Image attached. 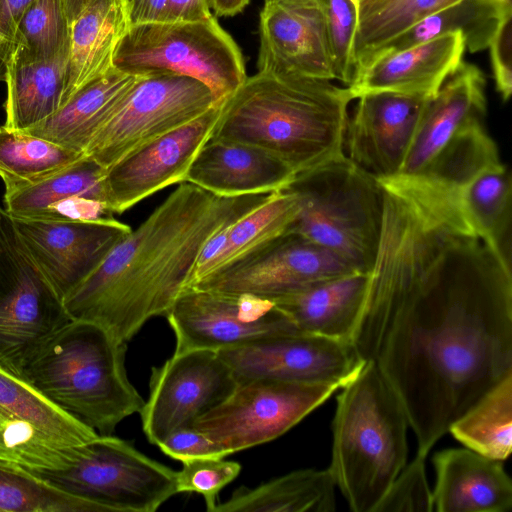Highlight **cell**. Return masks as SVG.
Listing matches in <instances>:
<instances>
[{
    "mask_svg": "<svg viewBox=\"0 0 512 512\" xmlns=\"http://www.w3.org/2000/svg\"><path fill=\"white\" fill-rule=\"evenodd\" d=\"M378 181L380 239L351 343L393 390L427 457L512 373V271L451 187L402 175Z\"/></svg>",
    "mask_w": 512,
    "mask_h": 512,
    "instance_id": "6da1fadb",
    "label": "cell"
},
{
    "mask_svg": "<svg viewBox=\"0 0 512 512\" xmlns=\"http://www.w3.org/2000/svg\"><path fill=\"white\" fill-rule=\"evenodd\" d=\"M271 194L222 197L180 183L63 299L66 313L127 343L151 318L168 313L206 242Z\"/></svg>",
    "mask_w": 512,
    "mask_h": 512,
    "instance_id": "7a4b0ae2",
    "label": "cell"
},
{
    "mask_svg": "<svg viewBox=\"0 0 512 512\" xmlns=\"http://www.w3.org/2000/svg\"><path fill=\"white\" fill-rule=\"evenodd\" d=\"M352 100L330 80L257 72L223 100L210 139L260 148L297 177L345 156Z\"/></svg>",
    "mask_w": 512,
    "mask_h": 512,
    "instance_id": "3957f363",
    "label": "cell"
},
{
    "mask_svg": "<svg viewBox=\"0 0 512 512\" xmlns=\"http://www.w3.org/2000/svg\"><path fill=\"white\" fill-rule=\"evenodd\" d=\"M126 350L103 327L70 320L28 359L21 377L98 434L111 435L145 403L128 379Z\"/></svg>",
    "mask_w": 512,
    "mask_h": 512,
    "instance_id": "277c9868",
    "label": "cell"
},
{
    "mask_svg": "<svg viewBox=\"0 0 512 512\" xmlns=\"http://www.w3.org/2000/svg\"><path fill=\"white\" fill-rule=\"evenodd\" d=\"M341 389L328 469L353 512H374L407 464L409 421L372 362Z\"/></svg>",
    "mask_w": 512,
    "mask_h": 512,
    "instance_id": "5b68a950",
    "label": "cell"
},
{
    "mask_svg": "<svg viewBox=\"0 0 512 512\" xmlns=\"http://www.w3.org/2000/svg\"><path fill=\"white\" fill-rule=\"evenodd\" d=\"M300 210L290 233L369 273L379 245L383 194L377 179L346 156L296 177Z\"/></svg>",
    "mask_w": 512,
    "mask_h": 512,
    "instance_id": "8992f818",
    "label": "cell"
},
{
    "mask_svg": "<svg viewBox=\"0 0 512 512\" xmlns=\"http://www.w3.org/2000/svg\"><path fill=\"white\" fill-rule=\"evenodd\" d=\"M113 66L132 75L169 73L205 84L217 101L229 97L247 78L243 55L214 16L128 26Z\"/></svg>",
    "mask_w": 512,
    "mask_h": 512,
    "instance_id": "52a82bcc",
    "label": "cell"
},
{
    "mask_svg": "<svg viewBox=\"0 0 512 512\" xmlns=\"http://www.w3.org/2000/svg\"><path fill=\"white\" fill-rule=\"evenodd\" d=\"M33 472L107 512H155L178 493L176 471L112 434H99L66 469Z\"/></svg>",
    "mask_w": 512,
    "mask_h": 512,
    "instance_id": "ba28073f",
    "label": "cell"
},
{
    "mask_svg": "<svg viewBox=\"0 0 512 512\" xmlns=\"http://www.w3.org/2000/svg\"><path fill=\"white\" fill-rule=\"evenodd\" d=\"M202 82L182 75H141L89 142L85 156L107 169L218 103Z\"/></svg>",
    "mask_w": 512,
    "mask_h": 512,
    "instance_id": "9c48e42d",
    "label": "cell"
},
{
    "mask_svg": "<svg viewBox=\"0 0 512 512\" xmlns=\"http://www.w3.org/2000/svg\"><path fill=\"white\" fill-rule=\"evenodd\" d=\"M70 320L0 206V366L21 376L35 351Z\"/></svg>",
    "mask_w": 512,
    "mask_h": 512,
    "instance_id": "30bf717a",
    "label": "cell"
},
{
    "mask_svg": "<svg viewBox=\"0 0 512 512\" xmlns=\"http://www.w3.org/2000/svg\"><path fill=\"white\" fill-rule=\"evenodd\" d=\"M338 389L335 383L241 379L191 425L231 455L280 437Z\"/></svg>",
    "mask_w": 512,
    "mask_h": 512,
    "instance_id": "8fae6325",
    "label": "cell"
},
{
    "mask_svg": "<svg viewBox=\"0 0 512 512\" xmlns=\"http://www.w3.org/2000/svg\"><path fill=\"white\" fill-rule=\"evenodd\" d=\"M175 352L219 350L273 336L298 333L267 298L186 288L165 315Z\"/></svg>",
    "mask_w": 512,
    "mask_h": 512,
    "instance_id": "7c38bea8",
    "label": "cell"
},
{
    "mask_svg": "<svg viewBox=\"0 0 512 512\" xmlns=\"http://www.w3.org/2000/svg\"><path fill=\"white\" fill-rule=\"evenodd\" d=\"M236 384L233 371L216 350L174 352L152 369L150 395L140 412L148 441L158 445L174 430L191 425L224 400Z\"/></svg>",
    "mask_w": 512,
    "mask_h": 512,
    "instance_id": "4fadbf2b",
    "label": "cell"
},
{
    "mask_svg": "<svg viewBox=\"0 0 512 512\" xmlns=\"http://www.w3.org/2000/svg\"><path fill=\"white\" fill-rule=\"evenodd\" d=\"M216 351L237 380L335 383L342 388L365 365L351 342L305 333L273 336Z\"/></svg>",
    "mask_w": 512,
    "mask_h": 512,
    "instance_id": "5bb4252c",
    "label": "cell"
},
{
    "mask_svg": "<svg viewBox=\"0 0 512 512\" xmlns=\"http://www.w3.org/2000/svg\"><path fill=\"white\" fill-rule=\"evenodd\" d=\"M10 217L21 243L62 302L132 230L113 216Z\"/></svg>",
    "mask_w": 512,
    "mask_h": 512,
    "instance_id": "9a60e30c",
    "label": "cell"
},
{
    "mask_svg": "<svg viewBox=\"0 0 512 512\" xmlns=\"http://www.w3.org/2000/svg\"><path fill=\"white\" fill-rule=\"evenodd\" d=\"M355 272L350 264L328 249L288 233L190 287L270 299Z\"/></svg>",
    "mask_w": 512,
    "mask_h": 512,
    "instance_id": "2e32d148",
    "label": "cell"
},
{
    "mask_svg": "<svg viewBox=\"0 0 512 512\" xmlns=\"http://www.w3.org/2000/svg\"><path fill=\"white\" fill-rule=\"evenodd\" d=\"M222 102L107 168L103 187L108 212L122 214L154 193L184 182L192 162L211 138Z\"/></svg>",
    "mask_w": 512,
    "mask_h": 512,
    "instance_id": "e0dca14e",
    "label": "cell"
},
{
    "mask_svg": "<svg viewBox=\"0 0 512 512\" xmlns=\"http://www.w3.org/2000/svg\"><path fill=\"white\" fill-rule=\"evenodd\" d=\"M258 72L336 80L327 0H264Z\"/></svg>",
    "mask_w": 512,
    "mask_h": 512,
    "instance_id": "ac0fdd59",
    "label": "cell"
},
{
    "mask_svg": "<svg viewBox=\"0 0 512 512\" xmlns=\"http://www.w3.org/2000/svg\"><path fill=\"white\" fill-rule=\"evenodd\" d=\"M426 99L393 92L359 96L345 129V156L377 180L399 175Z\"/></svg>",
    "mask_w": 512,
    "mask_h": 512,
    "instance_id": "d6986e66",
    "label": "cell"
},
{
    "mask_svg": "<svg viewBox=\"0 0 512 512\" xmlns=\"http://www.w3.org/2000/svg\"><path fill=\"white\" fill-rule=\"evenodd\" d=\"M486 112L485 76L476 65L462 62L426 99L399 175L423 176L453 142L484 124Z\"/></svg>",
    "mask_w": 512,
    "mask_h": 512,
    "instance_id": "ffe728a7",
    "label": "cell"
},
{
    "mask_svg": "<svg viewBox=\"0 0 512 512\" xmlns=\"http://www.w3.org/2000/svg\"><path fill=\"white\" fill-rule=\"evenodd\" d=\"M465 51L459 31L445 33L375 59L347 88L353 99L375 92L429 98L458 69Z\"/></svg>",
    "mask_w": 512,
    "mask_h": 512,
    "instance_id": "44dd1931",
    "label": "cell"
},
{
    "mask_svg": "<svg viewBox=\"0 0 512 512\" xmlns=\"http://www.w3.org/2000/svg\"><path fill=\"white\" fill-rule=\"evenodd\" d=\"M294 171L270 153L243 143L209 139L192 162L184 182L214 195L234 197L286 190Z\"/></svg>",
    "mask_w": 512,
    "mask_h": 512,
    "instance_id": "7402d4cb",
    "label": "cell"
},
{
    "mask_svg": "<svg viewBox=\"0 0 512 512\" xmlns=\"http://www.w3.org/2000/svg\"><path fill=\"white\" fill-rule=\"evenodd\" d=\"M436 483L433 511L509 512L512 482L503 461L469 448H451L433 456Z\"/></svg>",
    "mask_w": 512,
    "mask_h": 512,
    "instance_id": "603a6c76",
    "label": "cell"
},
{
    "mask_svg": "<svg viewBox=\"0 0 512 512\" xmlns=\"http://www.w3.org/2000/svg\"><path fill=\"white\" fill-rule=\"evenodd\" d=\"M369 273L316 282L270 298L298 333L351 342Z\"/></svg>",
    "mask_w": 512,
    "mask_h": 512,
    "instance_id": "cb8c5ba5",
    "label": "cell"
},
{
    "mask_svg": "<svg viewBox=\"0 0 512 512\" xmlns=\"http://www.w3.org/2000/svg\"><path fill=\"white\" fill-rule=\"evenodd\" d=\"M299 210V195L290 187L216 232L204 245L188 287L290 233Z\"/></svg>",
    "mask_w": 512,
    "mask_h": 512,
    "instance_id": "d4e9b609",
    "label": "cell"
},
{
    "mask_svg": "<svg viewBox=\"0 0 512 512\" xmlns=\"http://www.w3.org/2000/svg\"><path fill=\"white\" fill-rule=\"evenodd\" d=\"M140 76L114 67L81 88L52 116L21 131L85 155L95 133L113 114Z\"/></svg>",
    "mask_w": 512,
    "mask_h": 512,
    "instance_id": "484cf974",
    "label": "cell"
},
{
    "mask_svg": "<svg viewBox=\"0 0 512 512\" xmlns=\"http://www.w3.org/2000/svg\"><path fill=\"white\" fill-rule=\"evenodd\" d=\"M126 28L120 0H91L79 13L70 25L61 107L81 88L114 68V53Z\"/></svg>",
    "mask_w": 512,
    "mask_h": 512,
    "instance_id": "4316f807",
    "label": "cell"
},
{
    "mask_svg": "<svg viewBox=\"0 0 512 512\" xmlns=\"http://www.w3.org/2000/svg\"><path fill=\"white\" fill-rule=\"evenodd\" d=\"M69 49L48 60L4 59L6 128L25 130L52 116L62 105Z\"/></svg>",
    "mask_w": 512,
    "mask_h": 512,
    "instance_id": "83f0119b",
    "label": "cell"
},
{
    "mask_svg": "<svg viewBox=\"0 0 512 512\" xmlns=\"http://www.w3.org/2000/svg\"><path fill=\"white\" fill-rule=\"evenodd\" d=\"M454 191L475 231L511 267L512 182L508 168L501 160L492 162Z\"/></svg>",
    "mask_w": 512,
    "mask_h": 512,
    "instance_id": "f1b7e54d",
    "label": "cell"
},
{
    "mask_svg": "<svg viewBox=\"0 0 512 512\" xmlns=\"http://www.w3.org/2000/svg\"><path fill=\"white\" fill-rule=\"evenodd\" d=\"M510 17L512 4L509 1L457 0L393 38L379 51L375 59L457 31L464 38L466 50L471 53L483 51Z\"/></svg>",
    "mask_w": 512,
    "mask_h": 512,
    "instance_id": "f546056e",
    "label": "cell"
},
{
    "mask_svg": "<svg viewBox=\"0 0 512 512\" xmlns=\"http://www.w3.org/2000/svg\"><path fill=\"white\" fill-rule=\"evenodd\" d=\"M336 484L329 469H301L254 488L240 487L213 512H333Z\"/></svg>",
    "mask_w": 512,
    "mask_h": 512,
    "instance_id": "4dcf8cb0",
    "label": "cell"
},
{
    "mask_svg": "<svg viewBox=\"0 0 512 512\" xmlns=\"http://www.w3.org/2000/svg\"><path fill=\"white\" fill-rule=\"evenodd\" d=\"M448 432L466 448L505 461L512 450V373L483 394Z\"/></svg>",
    "mask_w": 512,
    "mask_h": 512,
    "instance_id": "1f68e13d",
    "label": "cell"
},
{
    "mask_svg": "<svg viewBox=\"0 0 512 512\" xmlns=\"http://www.w3.org/2000/svg\"><path fill=\"white\" fill-rule=\"evenodd\" d=\"M455 1L360 0L353 46V80L393 38Z\"/></svg>",
    "mask_w": 512,
    "mask_h": 512,
    "instance_id": "d6a6232c",
    "label": "cell"
},
{
    "mask_svg": "<svg viewBox=\"0 0 512 512\" xmlns=\"http://www.w3.org/2000/svg\"><path fill=\"white\" fill-rule=\"evenodd\" d=\"M84 156L44 138L0 126V178L4 193L38 183Z\"/></svg>",
    "mask_w": 512,
    "mask_h": 512,
    "instance_id": "836d02e7",
    "label": "cell"
},
{
    "mask_svg": "<svg viewBox=\"0 0 512 512\" xmlns=\"http://www.w3.org/2000/svg\"><path fill=\"white\" fill-rule=\"evenodd\" d=\"M0 406L67 446H84L99 435L51 402L24 378L1 366Z\"/></svg>",
    "mask_w": 512,
    "mask_h": 512,
    "instance_id": "e575fe53",
    "label": "cell"
},
{
    "mask_svg": "<svg viewBox=\"0 0 512 512\" xmlns=\"http://www.w3.org/2000/svg\"><path fill=\"white\" fill-rule=\"evenodd\" d=\"M105 171L84 156L38 183L4 193L3 207L10 216L40 217L50 206L70 197H84L105 204Z\"/></svg>",
    "mask_w": 512,
    "mask_h": 512,
    "instance_id": "d590c367",
    "label": "cell"
},
{
    "mask_svg": "<svg viewBox=\"0 0 512 512\" xmlns=\"http://www.w3.org/2000/svg\"><path fill=\"white\" fill-rule=\"evenodd\" d=\"M88 444L64 445L0 406V464L31 471L62 470L78 461Z\"/></svg>",
    "mask_w": 512,
    "mask_h": 512,
    "instance_id": "8d00e7d4",
    "label": "cell"
},
{
    "mask_svg": "<svg viewBox=\"0 0 512 512\" xmlns=\"http://www.w3.org/2000/svg\"><path fill=\"white\" fill-rule=\"evenodd\" d=\"M0 512H107L33 471L0 464Z\"/></svg>",
    "mask_w": 512,
    "mask_h": 512,
    "instance_id": "74e56055",
    "label": "cell"
},
{
    "mask_svg": "<svg viewBox=\"0 0 512 512\" xmlns=\"http://www.w3.org/2000/svg\"><path fill=\"white\" fill-rule=\"evenodd\" d=\"M69 40L63 0H34L22 16L4 59H53L69 49Z\"/></svg>",
    "mask_w": 512,
    "mask_h": 512,
    "instance_id": "f35d334b",
    "label": "cell"
},
{
    "mask_svg": "<svg viewBox=\"0 0 512 512\" xmlns=\"http://www.w3.org/2000/svg\"><path fill=\"white\" fill-rule=\"evenodd\" d=\"M241 465L224 458H192L182 461L176 472L177 492H195L203 496L206 510L213 512L219 492L240 473Z\"/></svg>",
    "mask_w": 512,
    "mask_h": 512,
    "instance_id": "ab89813d",
    "label": "cell"
},
{
    "mask_svg": "<svg viewBox=\"0 0 512 512\" xmlns=\"http://www.w3.org/2000/svg\"><path fill=\"white\" fill-rule=\"evenodd\" d=\"M426 457H416L404 466L374 512H431L432 491L429 487Z\"/></svg>",
    "mask_w": 512,
    "mask_h": 512,
    "instance_id": "60d3db41",
    "label": "cell"
},
{
    "mask_svg": "<svg viewBox=\"0 0 512 512\" xmlns=\"http://www.w3.org/2000/svg\"><path fill=\"white\" fill-rule=\"evenodd\" d=\"M328 28L336 80L349 86L354 78L357 11L350 0H327Z\"/></svg>",
    "mask_w": 512,
    "mask_h": 512,
    "instance_id": "b9f144b4",
    "label": "cell"
},
{
    "mask_svg": "<svg viewBox=\"0 0 512 512\" xmlns=\"http://www.w3.org/2000/svg\"><path fill=\"white\" fill-rule=\"evenodd\" d=\"M157 446L164 454L181 462L192 458L229 456L221 446L192 425L174 430Z\"/></svg>",
    "mask_w": 512,
    "mask_h": 512,
    "instance_id": "7bdbcfd3",
    "label": "cell"
},
{
    "mask_svg": "<svg viewBox=\"0 0 512 512\" xmlns=\"http://www.w3.org/2000/svg\"><path fill=\"white\" fill-rule=\"evenodd\" d=\"M508 18L493 37L488 48L495 87L502 100L507 101L512 93V32Z\"/></svg>",
    "mask_w": 512,
    "mask_h": 512,
    "instance_id": "ee69618b",
    "label": "cell"
},
{
    "mask_svg": "<svg viewBox=\"0 0 512 512\" xmlns=\"http://www.w3.org/2000/svg\"><path fill=\"white\" fill-rule=\"evenodd\" d=\"M110 214L104 203L84 197H70L50 206L40 217H62L72 220H94Z\"/></svg>",
    "mask_w": 512,
    "mask_h": 512,
    "instance_id": "f6af8a7d",
    "label": "cell"
},
{
    "mask_svg": "<svg viewBox=\"0 0 512 512\" xmlns=\"http://www.w3.org/2000/svg\"><path fill=\"white\" fill-rule=\"evenodd\" d=\"M128 26L168 22V0H120Z\"/></svg>",
    "mask_w": 512,
    "mask_h": 512,
    "instance_id": "bcb514c9",
    "label": "cell"
},
{
    "mask_svg": "<svg viewBox=\"0 0 512 512\" xmlns=\"http://www.w3.org/2000/svg\"><path fill=\"white\" fill-rule=\"evenodd\" d=\"M34 0H0V55L10 47L17 26Z\"/></svg>",
    "mask_w": 512,
    "mask_h": 512,
    "instance_id": "7dc6e473",
    "label": "cell"
},
{
    "mask_svg": "<svg viewBox=\"0 0 512 512\" xmlns=\"http://www.w3.org/2000/svg\"><path fill=\"white\" fill-rule=\"evenodd\" d=\"M210 9V0H168V22L208 19Z\"/></svg>",
    "mask_w": 512,
    "mask_h": 512,
    "instance_id": "c3c4849f",
    "label": "cell"
},
{
    "mask_svg": "<svg viewBox=\"0 0 512 512\" xmlns=\"http://www.w3.org/2000/svg\"><path fill=\"white\" fill-rule=\"evenodd\" d=\"M250 0H210V7L217 16H234L240 13Z\"/></svg>",
    "mask_w": 512,
    "mask_h": 512,
    "instance_id": "681fc988",
    "label": "cell"
},
{
    "mask_svg": "<svg viewBox=\"0 0 512 512\" xmlns=\"http://www.w3.org/2000/svg\"><path fill=\"white\" fill-rule=\"evenodd\" d=\"M90 1L91 0H63L69 27Z\"/></svg>",
    "mask_w": 512,
    "mask_h": 512,
    "instance_id": "f907efd6",
    "label": "cell"
},
{
    "mask_svg": "<svg viewBox=\"0 0 512 512\" xmlns=\"http://www.w3.org/2000/svg\"><path fill=\"white\" fill-rule=\"evenodd\" d=\"M352 2V4L354 5L357 13H358V8H359V2L360 0H350Z\"/></svg>",
    "mask_w": 512,
    "mask_h": 512,
    "instance_id": "816d5d0a",
    "label": "cell"
},
{
    "mask_svg": "<svg viewBox=\"0 0 512 512\" xmlns=\"http://www.w3.org/2000/svg\"><path fill=\"white\" fill-rule=\"evenodd\" d=\"M504 1H509V2H511V0H504Z\"/></svg>",
    "mask_w": 512,
    "mask_h": 512,
    "instance_id": "f5cc1de1",
    "label": "cell"
}]
</instances>
